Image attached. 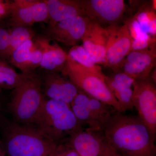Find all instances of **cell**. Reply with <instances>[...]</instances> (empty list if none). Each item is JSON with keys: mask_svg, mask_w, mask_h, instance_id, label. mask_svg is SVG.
I'll list each match as a JSON object with an SVG mask.
<instances>
[{"mask_svg": "<svg viewBox=\"0 0 156 156\" xmlns=\"http://www.w3.org/2000/svg\"><path fill=\"white\" fill-rule=\"evenodd\" d=\"M68 56L78 64L100 74H104L101 68L95 64L82 45H76L70 49Z\"/></svg>", "mask_w": 156, "mask_h": 156, "instance_id": "22", "label": "cell"}, {"mask_svg": "<svg viewBox=\"0 0 156 156\" xmlns=\"http://www.w3.org/2000/svg\"><path fill=\"white\" fill-rule=\"evenodd\" d=\"M13 1L0 0V20L10 17L13 9Z\"/></svg>", "mask_w": 156, "mask_h": 156, "instance_id": "28", "label": "cell"}, {"mask_svg": "<svg viewBox=\"0 0 156 156\" xmlns=\"http://www.w3.org/2000/svg\"><path fill=\"white\" fill-rule=\"evenodd\" d=\"M33 40L42 52L40 66L48 71L61 73L66 64L68 54L54 40L45 35L36 34Z\"/></svg>", "mask_w": 156, "mask_h": 156, "instance_id": "16", "label": "cell"}, {"mask_svg": "<svg viewBox=\"0 0 156 156\" xmlns=\"http://www.w3.org/2000/svg\"><path fill=\"white\" fill-rule=\"evenodd\" d=\"M85 16L109 26L116 25L126 11L124 0H80Z\"/></svg>", "mask_w": 156, "mask_h": 156, "instance_id": "9", "label": "cell"}, {"mask_svg": "<svg viewBox=\"0 0 156 156\" xmlns=\"http://www.w3.org/2000/svg\"><path fill=\"white\" fill-rule=\"evenodd\" d=\"M156 63V46L149 50L131 51L122 62L117 73L122 69L121 72L135 80H139L150 75Z\"/></svg>", "mask_w": 156, "mask_h": 156, "instance_id": "12", "label": "cell"}, {"mask_svg": "<svg viewBox=\"0 0 156 156\" xmlns=\"http://www.w3.org/2000/svg\"><path fill=\"white\" fill-rule=\"evenodd\" d=\"M105 80L110 91L125 111L133 109L132 87L135 80L124 73L118 72L110 76L105 75Z\"/></svg>", "mask_w": 156, "mask_h": 156, "instance_id": "18", "label": "cell"}, {"mask_svg": "<svg viewBox=\"0 0 156 156\" xmlns=\"http://www.w3.org/2000/svg\"><path fill=\"white\" fill-rule=\"evenodd\" d=\"M102 132L108 144L121 156H156V136L138 116L116 112Z\"/></svg>", "mask_w": 156, "mask_h": 156, "instance_id": "1", "label": "cell"}, {"mask_svg": "<svg viewBox=\"0 0 156 156\" xmlns=\"http://www.w3.org/2000/svg\"><path fill=\"white\" fill-rule=\"evenodd\" d=\"M156 38L150 36L147 38H137L132 41L131 51L149 50L156 46Z\"/></svg>", "mask_w": 156, "mask_h": 156, "instance_id": "26", "label": "cell"}, {"mask_svg": "<svg viewBox=\"0 0 156 156\" xmlns=\"http://www.w3.org/2000/svg\"><path fill=\"white\" fill-rule=\"evenodd\" d=\"M66 143L80 156H101L106 146L102 131L80 129L69 136Z\"/></svg>", "mask_w": 156, "mask_h": 156, "instance_id": "13", "label": "cell"}, {"mask_svg": "<svg viewBox=\"0 0 156 156\" xmlns=\"http://www.w3.org/2000/svg\"><path fill=\"white\" fill-rule=\"evenodd\" d=\"M126 23L128 26V30L132 40L137 38H147L151 36L143 30L135 17Z\"/></svg>", "mask_w": 156, "mask_h": 156, "instance_id": "25", "label": "cell"}, {"mask_svg": "<svg viewBox=\"0 0 156 156\" xmlns=\"http://www.w3.org/2000/svg\"><path fill=\"white\" fill-rule=\"evenodd\" d=\"M108 34L106 27L89 19L82 39L83 45L90 58L97 65L104 64Z\"/></svg>", "mask_w": 156, "mask_h": 156, "instance_id": "14", "label": "cell"}, {"mask_svg": "<svg viewBox=\"0 0 156 156\" xmlns=\"http://www.w3.org/2000/svg\"><path fill=\"white\" fill-rule=\"evenodd\" d=\"M101 156H121L110 146L107 144Z\"/></svg>", "mask_w": 156, "mask_h": 156, "instance_id": "29", "label": "cell"}, {"mask_svg": "<svg viewBox=\"0 0 156 156\" xmlns=\"http://www.w3.org/2000/svg\"><path fill=\"white\" fill-rule=\"evenodd\" d=\"M41 79L45 94L50 99L70 105L80 90L60 73L48 71Z\"/></svg>", "mask_w": 156, "mask_h": 156, "instance_id": "15", "label": "cell"}, {"mask_svg": "<svg viewBox=\"0 0 156 156\" xmlns=\"http://www.w3.org/2000/svg\"><path fill=\"white\" fill-rule=\"evenodd\" d=\"M70 105L80 124L87 125L93 131H103L114 114L112 113V107L80 90Z\"/></svg>", "mask_w": 156, "mask_h": 156, "instance_id": "6", "label": "cell"}, {"mask_svg": "<svg viewBox=\"0 0 156 156\" xmlns=\"http://www.w3.org/2000/svg\"><path fill=\"white\" fill-rule=\"evenodd\" d=\"M50 156H80L67 143L58 144L56 149Z\"/></svg>", "mask_w": 156, "mask_h": 156, "instance_id": "27", "label": "cell"}, {"mask_svg": "<svg viewBox=\"0 0 156 156\" xmlns=\"http://www.w3.org/2000/svg\"><path fill=\"white\" fill-rule=\"evenodd\" d=\"M42 58L41 51L32 39L27 41L13 52L8 61L20 70L21 73L29 75L40 66Z\"/></svg>", "mask_w": 156, "mask_h": 156, "instance_id": "17", "label": "cell"}, {"mask_svg": "<svg viewBox=\"0 0 156 156\" xmlns=\"http://www.w3.org/2000/svg\"><path fill=\"white\" fill-rule=\"evenodd\" d=\"M89 20L86 16L64 20L53 27H48L45 35L66 46L73 47L82 41Z\"/></svg>", "mask_w": 156, "mask_h": 156, "instance_id": "11", "label": "cell"}, {"mask_svg": "<svg viewBox=\"0 0 156 156\" xmlns=\"http://www.w3.org/2000/svg\"><path fill=\"white\" fill-rule=\"evenodd\" d=\"M42 89L41 79L34 73L14 89L11 109L17 122L35 123L45 99Z\"/></svg>", "mask_w": 156, "mask_h": 156, "instance_id": "5", "label": "cell"}, {"mask_svg": "<svg viewBox=\"0 0 156 156\" xmlns=\"http://www.w3.org/2000/svg\"><path fill=\"white\" fill-rule=\"evenodd\" d=\"M35 124L39 130L56 142L83 128L68 104L45 99Z\"/></svg>", "mask_w": 156, "mask_h": 156, "instance_id": "2", "label": "cell"}, {"mask_svg": "<svg viewBox=\"0 0 156 156\" xmlns=\"http://www.w3.org/2000/svg\"><path fill=\"white\" fill-rule=\"evenodd\" d=\"M151 75L143 80H134L131 100L140 119L156 136V83Z\"/></svg>", "mask_w": 156, "mask_h": 156, "instance_id": "7", "label": "cell"}, {"mask_svg": "<svg viewBox=\"0 0 156 156\" xmlns=\"http://www.w3.org/2000/svg\"><path fill=\"white\" fill-rule=\"evenodd\" d=\"M28 75L17 73L7 61L0 59L1 87L7 89H14Z\"/></svg>", "mask_w": 156, "mask_h": 156, "instance_id": "20", "label": "cell"}, {"mask_svg": "<svg viewBox=\"0 0 156 156\" xmlns=\"http://www.w3.org/2000/svg\"><path fill=\"white\" fill-rule=\"evenodd\" d=\"M35 35L34 31L30 27L18 26L11 29L9 59L13 52L27 41L32 40Z\"/></svg>", "mask_w": 156, "mask_h": 156, "instance_id": "21", "label": "cell"}, {"mask_svg": "<svg viewBox=\"0 0 156 156\" xmlns=\"http://www.w3.org/2000/svg\"><path fill=\"white\" fill-rule=\"evenodd\" d=\"M49 13V26L72 17L85 16L80 0H44Z\"/></svg>", "mask_w": 156, "mask_h": 156, "instance_id": "19", "label": "cell"}, {"mask_svg": "<svg viewBox=\"0 0 156 156\" xmlns=\"http://www.w3.org/2000/svg\"><path fill=\"white\" fill-rule=\"evenodd\" d=\"M134 17L146 33L156 38V14L152 8L140 11Z\"/></svg>", "mask_w": 156, "mask_h": 156, "instance_id": "23", "label": "cell"}, {"mask_svg": "<svg viewBox=\"0 0 156 156\" xmlns=\"http://www.w3.org/2000/svg\"><path fill=\"white\" fill-rule=\"evenodd\" d=\"M48 7L44 0H14L10 23L13 27H30L37 22H49Z\"/></svg>", "mask_w": 156, "mask_h": 156, "instance_id": "10", "label": "cell"}, {"mask_svg": "<svg viewBox=\"0 0 156 156\" xmlns=\"http://www.w3.org/2000/svg\"><path fill=\"white\" fill-rule=\"evenodd\" d=\"M7 143L10 156H50L58 144L37 128L14 123Z\"/></svg>", "mask_w": 156, "mask_h": 156, "instance_id": "4", "label": "cell"}, {"mask_svg": "<svg viewBox=\"0 0 156 156\" xmlns=\"http://www.w3.org/2000/svg\"><path fill=\"white\" fill-rule=\"evenodd\" d=\"M106 28L108 39L104 66L111 68L116 73L130 53L133 40L126 23L122 26L110 25Z\"/></svg>", "mask_w": 156, "mask_h": 156, "instance_id": "8", "label": "cell"}, {"mask_svg": "<svg viewBox=\"0 0 156 156\" xmlns=\"http://www.w3.org/2000/svg\"><path fill=\"white\" fill-rule=\"evenodd\" d=\"M10 44V29L0 27V59L9 60Z\"/></svg>", "mask_w": 156, "mask_h": 156, "instance_id": "24", "label": "cell"}, {"mask_svg": "<svg viewBox=\"0 0 156 156\" xmlns=\"http://www.w3.org/2000/svg\"><path fill=\"white\" fill-rule=\"evenodd\" d=\"M61 73L87 95L107 105L117 112H126L107 86L105 75L84 67L68 56Z\"/></svg>", "mask_w": 156, "mask_h": 156, "instance_id": "3", "label": "cell"}]
</instances>
